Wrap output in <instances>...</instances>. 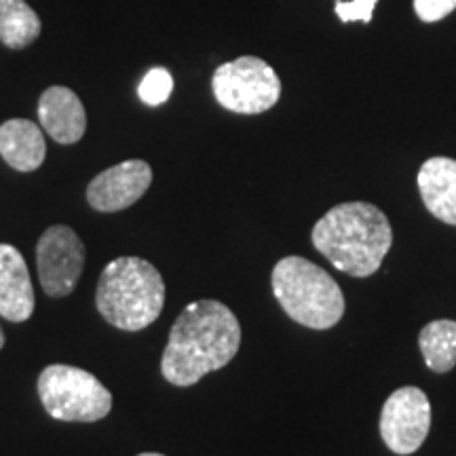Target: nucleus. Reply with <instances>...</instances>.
Instances as JSON below:
<instances>
[{"instance_id":"15","label":"nucleus","mask_w":456,"mask_h":456,"mask_svg":"<svg viewBox=\"0 0 456 456\" xmlns=\"http://www.w3.org/2000/svg\"><path fill=\"white\" fill-rule=\"evenodd\" d=\"M427 368L437 374H446L456 366V322L436 319L427 323L419 334Z\"/></svg>"},{"instance_id":"16","label":"nucleus","mask_w":456,"mask_h":456,"mask_svg":"<svg viewBox=\"0 0 456 456\" xmlns=\"http://www.w3.org/2000/svg\"><path fill=\"white\" fill-rule=\"evenodd\" d=\"M171 91H174V78H171V74L165 70V68H152V70L142 78L138 95L148 106H161L163 102L169 100Z\"/></svg>"},{"instance_id":"17","label":"nucleus","mask_w":456,"mask_h":456,"mask_svg":"<svg viewBox=\"0 0 456 456\" xmlns=\"http://www.w3.org/2000/svg\"><path fill=\"white\" fill-rule=\"evenodd\" d=\"M376 3L379 0H336V15L342 24H351V21L370 24Z\"/></svg>"},{"instance_id":"6","label":"nucleus","mask_w":456,"mask_h":456,"mask_svg":"<svg viewBox=\"0 0 456 456\" xmlns=\"http://www.w3.org/2000/svg\"><path fill=\"white\" fill-rule=\"evenodd\" d=\"M212 89L218 104L237 114L266 112L281 98L277 72L265 60L252 55L218 66Z\"/></svg>"},{"instance_id":"11","label":"nucleus","mask_w":456,"mask_h":456,"mask_svg":"<svg viewBox=\"0 0 456 456\" xmlns=\"http://www.w3.org/2000/svg\"><path fill=\"white\" fill-rule=\"evenodd\" d=\"M43 129L57 144H77L87 131V112L78 95L68 87H49L38 100Z\"/></svg>"},{"instance_id":"7","label":"nucleus","mask_w":456,"mask_h":456,"mask_svg":"<svg viewBox=\"0 0 456 456\" xmlns=\"http://www.w3.org/2000/svg\"><path fill=\"white\" fill-rule=\"evenodd\" d=\"M37 266L45 294L51 298L70 296L85 266L81 237L64 224L47 228L37 245Z\"/></svg>"},{"instance_id":"8","label":"nucleus","mask_w":456,"mask_h":456,"mask_svg":"<svg viewBox=\"0 0 456 456\" xmlns=\"http://www.w3.org/2000/svg\"><path fill=\"white\" fill-rule=\"evenodd\" d=\"M431 429V403L419 387L393 391L380 412V437L395 454H412Z\"/></svg>"},{"instance_id":"19","label":"nucleus","mask_w":456,"mask_h":456,"mask_svg":"<svg viewBox=\"0 0 456 456\" xmlns=\"http://www.w3.org/2000/svg\"><path fill=\"white\" fill-rule=\"evenodd\" d=\"M4 346V332H3V328H0V349H3Z\"/></svg>"},{"instance_id":"9","label":"nucleus","mask_w":456,"mask_h":456,"mask_svg":"<svg viewBox=\"0 0 456 456\" xmlns=\"http://www.w3.org/2000/svg\"><path fill=\"white\" fill-rule=\"evenodd\" d=\"M152 184V169L146 161L131 159L95 175L87 186V201L104 214L121 212L138 203Z\"/></svg>"},{"instance_id":"4","label":"nucleus","mask_w":456,"mask_h":456,"mask_svg":"<svg viewBox=\"0 0 456 456\" xmlns=\"http://www.w3.org/2000/svg\"><path fill=\"white\" fill-rule=\"evenodd\" d=\"M271 283L281 309L300 326L330 330L345 315L340 285L315 262L285 256L273 269Z\"/></svg>"},{"instance_id":"14","label":"nucleus","mask_w":456,"mask_h":456,"mask_svg":"<svg viewBox=\"0 0 456 456\" xmlns=\"http://www.w3.org/2000/svg\"><path fill=\"white\" fill-rule=\"evenodd\" d=\"M41 20L26 0H0V43L24 49L41 37Z\"/></svg>"},{"instance_id":"18","label":"nucleus","mask_w":456,"mask_h":456,"mask_svg":"<svg viewBox=\"0 0 456 456\" xmlns=\"http://www.w3.org/2000/svg\"><path fill=\"white\" fill-rule=\"evenodd\" d=\"M456 9V0H414V11L427 24L440 21Z\"/></svg>"},{"instance_id":"2","label":"nucleus","mask_w":456,"mask_h":456,"mask_svg":"<svg viewBox=\"0 0 456 456\" xmlns=\"http://www.w3.org/2000/svg\"><path fill=\"white\" fill-rule=\"evenodd\" d=\"M313 245L334 269L370 277L383 265L393 243L389 218L372 203H340L313 226Z\"/></svg>"},{"instance_id":"5","label":"nucleus","mask_w":456,"mask_h":456,"mask_svg":"<svg viewBox=\"0 0 456 456\" xmlns=\"http://www.w3.org/2000/svg\"><path fill=\"white\" fill-rule=\"evenodd\" d=\"M38 397L49 416L64 423H95L112 410V393L83 368L53 363L38 376Z\"/></svg>"},{"instance_id":"20","label":"nucleus","mask_w":456,"mask_h":456,"mask_svg":"<svg viewBox=\"0 0 456 456\" xmlns=\"http://www.w3.org/2000/svg\"><path fill=\"white\" fill-rule=\"evenodd\" d=\"M138 456H165V454H159V452H142Z\"/></svg>"},{"instance_id":"10","label":"nucleus","mask_w":456,"mask_h":456,"mask_svg":"<svg viewBox=\"0 0 456 456\" xmlns=\"http://www.w3.org/2000/svg\"><path fill=\"white\" fill-rule=\"evenodd\" d=\"M34 313V289L28 265L15 245L0 243V315L21 323Z\"/></svg>"},{"instance_id":"3","label":"nucleus","mask_w":456,"mask_h":456,"mask_svg":"<svg viewBox=\"0 0 456 456\" xmlns=\"http://www.w3.org/2000/svg\"><path fill=\"white\" fill-rule=\"evenodd\" d=\"M95 306L110 326L125 332H140L163 313L165 281L161 273L138 256L114 258L100 275Z\"/></svg>"},{"instance_id":"1","label":"nucleus","mask_w":456,"mask_h":456,"mask_svg":"<svg viewBox=\"0 0 456 456\" xmlns=\"http://www.w3.org/2000/svg\"><path fill=\"white\" fill-rule=\"evenodd\" d=\"M241 346L235 313L218 300L191 302L171 328L161 372L175 387H192L203 376L224 368Z\"/></svg>"},{"instance_id":"12","label":"nucleus","mask_w":456,"mask_h":456,"mask_svg":"<svg viewBox=\"0 0 456 456\" xmlns=\"http://www.w3.org/2000/svg\"><path fill=\"white\" fill-rule=\"evenodd\" d=\"M419 191L425 208L444 224L456 226V161L431 157L419 171Z\"/></svg>"},{"instance_id":"13","label":"nucleus","mask_w":456,"mask_h":456,"mask_svg":"<svg viewBox=\"0 0 456 456\" xmlns=\"http://www.w3.org/2000/svg\"><path fill=\"white\" fill-rule=\"evenodd\" d=\"M0 155L17 171L41 167L47 155L41 127L28 118H11L0 125Z\"/></svg>"}]
</instances>
